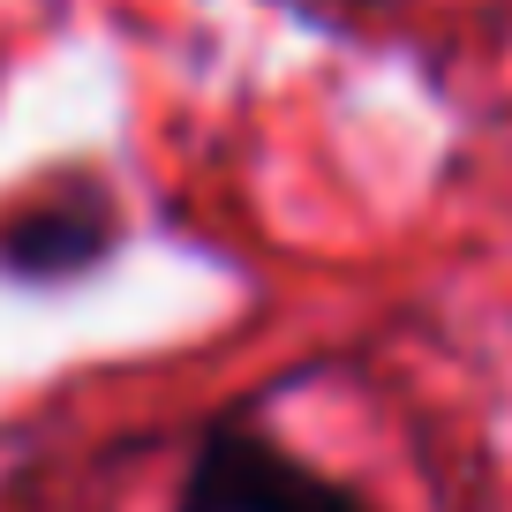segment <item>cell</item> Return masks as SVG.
Wrapping results in <instances>:
<instances>
[{
  "mask_svg": "<svg viewBox=\"0 0 512 512\" xmlns=\"http://www.w3.org/2000/svg\"><path fill=\"white\" fill-rule=\"evenodd\" d=\"M113 241V219L98 196H53V204H31L16 226H8V241H0V264L23 279H68L83 272V264H98Z\"/></svg>",
  "mask_w": 512,
  "mask_h": 512,
  "instance_id": "cell-2",
  "label": "cell"
},
{
  "mask_svg": "<svg viewBox=\"0 0 512 512\" xmlns=\"http://www.w3.org/2000/svg\"><path fill=\"white\" fill-rule=\"evenodd\" d=\"M181 512H369L354 490L324 482L287 445H272L249 422H219L189 467Z\"/></svg>",
  "mask_w": 512,
  "mask_h": 512,
  "instance_id": "cell-1",
  "label": "cell"
}]
</instances>
